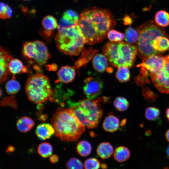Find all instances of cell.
<instances>
[{
	"label": "cell",
	"instance_id": "obj_22",
	"mask_svg": "<svg viewBox=\"0 0 169 169\" xmlns=\"http://www.w3.org/2000/svg\"><path fill=\"white\" fill-rule=\"evenodd\" d=\"M113 156L114 159L116 161L119 162H123L130 158L131 152L127 147L120 146L115 150Z\"/></svg>",
	"mask_w": 169,
	"mask_h": 169
},
{
	"label": "cell",
	"instance_id": "obj_48",
	"mask_svg": "<svg viewBox=\"0 0 169 169\" xmlns=\"http://www.w3.org/2000/svg\"><path fill=\"white\" fill-rule=\"evenodd\" d=\"M166 152L167 156L169 157V145L166 148Z\"/></svg>",
	"mask_w": 169,
	"mask_h": 169
},
{
	"label": "cell",
	"instance_id": "obj_40",
	"mask_svg": "<svg viewBox=\"0 0 169 169\" xmlns=\"http://www.w3.org/2000/svg\"><path fill=\"white\" fill-rule=\"evenodd\" d=\"M63 16L77 23L79 20L78 13L72 10H68L65 11L63 13Z\"/></svg>",
	"mask_w": 169,
	"mask_h": 169
},
{
	"label": "cell",
	"instance_id": "obj_6",
	"mask_svg": "<svg viewBox=\"0 0 169 169\" xmlns=\"http://www.w3.org/2000/svg\"><path fill=\"white\" fill-rule=\"evenodd\" d=\"M25 90L29 100L37 104L45 102L52 96L53 91L49 78L41 73L28 78Z\"/></svg>",
	"mask_w": 169,
	"mask_h": 169
},
{
	"label": "cell",
	"instance_id": "obj_11",
	"mask_svg": "<svg viewBox=\"0 0 169 169\" xmlns=\"http://www.w3.org/2000/svg\"><path fill=\"white\" fill-rule=\"evenodd\" d=\"M166 59V56H163L159 54L152 55L143 59L141 63L137 65V67L150 73H155L163 68Z\"/></svg>",
	"mask_w": 169,
	"mask_h": 169
},
{
	"label": "cell",
	"instance_id": "obj_21",
	"mask_svg": "<svg viewBox=\"0 0 169 169\" xmlns=\"http://www.w3.org/2000/svg\"><path fill=\"white\" fill-rule=\"evenodd\" d=\"M34 125V122L30 117L23 116L18 120L16 126L18 129L22 132H26L30 130Z\"/></svg>",
	"mask_w": 169,
	"mask_h": 169
},
{
	"label": "cell",
	"instance_id": "obj_39",
	"mask_svg": "<svg viewBox=\"0 0 169 169\" xmlns=\"http://www.w3.org/2000/svg\"><path fill=\"white\" fill-rule=\"evenodd\" d=\"M54 31L47 30L43 27H42L39 31L40 35L48 42L52 40L54 35Z\"/></svg>",
	"mask_w": 169,
	"mask_h": 169
},
{
	"label": "cell",
	"instance_id": "obj_29",
	"mask_svg": "<svg viewBox=\"0 0 169 169\" xmlns=\"http://www.w3.org/2000/svg\"><path fill=\"white\" fill-rule=\"evenodd\" d=\"M130 75L128 67L122 66L118 68L116 77L120 82H125L129 81Z\"/></svg>",
	"mask_w": 169,
	"mask_h": 169
},
{
	"label": "cell",
	"instance_id": "obj_42",
	"mask_svg": "<svg viewBox=\"0 0 169 169\" xmlns=\"http://www.w3.org/2000/svg\"><path fill=\"white\" fill-rule=\"evenodd\" d=\"M123 24L125 25H131L133 23V20L131 17L128 15H125L123 19Z\"/></svg>",
	"mask_w": 169,
	"mask_h": 169
},
{
	"label": "cell",
	"instance_id": "obj_9",
	"mask_svg": "<svg viewBox=\"0 0 169 169\" xmlns=\"http://www.w3.org/2000/svg\"><path fill=\"white\" fill-rule=\"evenodd\" d=\"M77 26L85 43L91 45L100 42L104 39L100 36L88 18L82 13Z\"/></svg>",
	"mask_w": 169,
	"mask_h": 169
},
{
	"label": "cell",
	"instance_id": "obj_15",
	"mask_svg": "<svg viewBox=\"0 0 169 169\" xmlns=\"http://www.w3.org/2000/svg\"><path fill=\"white\" fill-rule=\"evenodd\" d=\"M35 133L41 140H44L50 138L55 133L53 126L49 124L43 123L38 125L36 129Z\"/></svg>",
	"mask_w": 169,
	"mask_h": 169
},
{
	"label": "cell",
	"instance_id": "obj_13",
	"mask_svg": "<svg viewBox=\"0 0 169 169\" xmlns=\"http://www.w3.org/2000/svg\"><path fill=\"white\" fill-rule=\"evenodd\" d=\"M0 83H4L10 74L8 66L9 63L13 59L10 52L5 48L0 47Z\"/></svg>",
	"mask_w": 169,
	"mask_h": 169
},
{
	"label": "cell",
	"instance_id": "obj_1",
	"mask_svg": "<svg viewBox=\"0 0 169 169\" xmlns=\"http://www.w3.org/2000/svg\"><path fill=\"white\" fill-rule=\"evenodd\" d=\"M51 122L55 136L64 141H76L85 130V126L69 108L58 109Z\"/></svg>",
	"mask_w": 169,
	"mask_h": 169
},
{
	"label": "cell",
	"instance_id": "obj_31",
	"mask_svg": "<svg viewBox=\"0 0 169 169\" xmlns=\"http://www.w3.org/2000/svg\"><path fill=\"white\" fill-rule=\"evenodd\" d=\"M114 105L115 109L120 111H124L127 110L129 106V102L125 97H118L115 100Z\"/></svg>",
	"mask_w": 169,
	"mask_h": 169
},
{
	"label": "cell",
	"instance_id": "obj_10",
	"mask_svg": "<svg viewBox=\"0 0 169 169\" xmlns=\"http://www.w3.org/2000/svg\"><path fill=\"white\" fill-rule=\"evenodd\" d=\"M154 86L161 93L169 94V59L166 56V59L163 68L155 73H150Z\"/></svg>",
	"mask_w": 169,
	"mask_h": 169
},
{
	"label": "cell",
	"instance_id": "obj_47",
	"mask_svg": "<svg viewBox=\"0 0 169 169\" xmlns=\"http://www.w3.org/2000/svg\"><path fill=\"white\" fill-rule=\"evenodd\" d=\"M151 133V131L150 130H147L145 132V134L147 136H150Z\"/></svg>",
	"mask_w": 169,
	"mask_h": 169
},
{
	"label": "cell",
	"instance_id": "obj_3",
	"mask_svg": "<svg viewBox=\"0 0 169 169\" xmlns=\"http://www.w3.org/2000/svg\"><path fill=\"white\" fill-rule=\"evenodd\" d=\"M102 50L110 65L117 68L131 67L137 54V47L123 41H109L103 46Z\"/></svg>",
	"mask_w": 169,
	"mask_h": 169
},
{
	"label": "cell",
	"instance_id": "obj_46",
	"mask_svg": "<svg viewBox=\"0 0 169 169\" xmlns=\"http://www.w3.org/2000/svg\"><path fill=\"white\" fill-rule=\"evenodd\" d=\"M166 118L169 121V107L166 109Z\"/></svg>",
	"mask_w": 169,
	"mask_h": 169
},
{
	"label": "cell",
	"instance_id": "obj_45",
	"mask_svg": "<svg viewBox=\"0 0 169 169\" xmlns=\"http://www.w3.org/2000/svg\"><path fill=\"white\" fill-rule=\"evenodd\" d=\"M165 136L167 141L169 142V129L166 131Z\"/></svg>",
	"mask_w": 169,
	"mask_h": 169
},
{
	"label": "cell",
	"instance_id": "obj_38",
	"mask_svg": "<svg viewBox=\"0 0 169 169\" xmlns=\"http://www.w3.org/2000/svg\"><path fill=\"white\" fill-rule=\"evenodd\" d=\"M17 102L14 96L5 97L1 102V105L2 106H8L15 109H17Z\"/></svg>",
	"mask_w": 169,
	"mask_h": 169
},
{
	"label": "cell",
	"instance_id": "obj_14",
	"mask_svg": "<svg viewBox=\"0 0 169 169\" xmlns=\"http://www.w3.org/2000/svg\"><path fill=\"white\" fill-rule=\"evenodd\" d=\"M58 79L56 83H68L72 81L75 78V68L68 66L62 67L57 72Z\"/></svg>",
	"mask_w": 169,
	"mask_h": 169
},
{
	"label": "cell",
	"instance_id": "obj_18",
	"mask_svg": "<svg viewBox=\"0 0 169 169\" xmlns=\"http://www.w3.org/2000/svg\"><path fill=\"white\" fill-rule=\"evenodd\" d=\"M108 60L106 57L101 54L95 55L92 60L94 69L98 72H102L108 69Z\"/></svg>",
	"mask_w": 169,
	"mask_h": 169
},
{
	"label": "cell",
	"instance_id": "obj_25",
	"mask_svg": "<svg viewBox=\"0 0 169 169\" xmlns=\"http://www.w3.org/2000/svg\"><path fill=\"white\" fill-rule=\"evenodd\" d=\"M76 150L78 154L83 157L89 155L91 152L92 147L88 141L83 140L79 141L77 146Z\"/></svg>",
	"mask_w": 169,
	"mask_h": 169
},
{
	"label": "cell",
	"instance_id": "obj_19",
	"mask_svg": "<svg viewBox=\"0 0 169 169\" xmlns=\"http://www.w3.org/2000/svg\"><path fill=\"white\" fill-rule=\"evenodd\" d=\"M152 47L159 53L166 51L169 49V36L157 37L153 41Z\"/></svg>",
	"mask_w": 169,
	"mask_h": 169
},
{
	"label": "cell",
	"instance_id": "obj_7",
	"mask_svg": "<svg viewBox=\"0 0 169 169\" xmlns=\"http://www.w3.org/2000/svg\"><path fill=\"white\" fill-rule=\"evenodd\" d=\"M22 53L28 65H33V68L38 71H40V67L46 64L50 57L47 45L39 40L24 42Z\"/></svg>",
	"mask_w": 169,
	"mask_h": 169
},
{
	"label": "cell",
	"instance_id": "obj_49",
	"mask_svg": "<svg viewBox=\"0 0 169 169\" xmlns=\"http://www.w3.org/2000/svg\"><path fill=\"white\" fill-rule=\"evenodd\" d=\"M167 57H168V58L169 59V54H168V55H167Z\"/></svg>",
	"mask_w": 169,
	"mask_h": 169
},
{
	"label": "cell",
	"instance_id": "obj_16",
	"mask_svg": "<svg viewBox=\"0 0 169 169\" xmlns=\"http://www.w3.org/2000/svg\"><path fill=\"white\" fill-rule=\"evenodd\" d=\"M120 126L118 118L113 115L110 114L105 118L103 123V129L109 132L116 131Z\"/></svg>",
	"mask_w": 169,
	"mask_h": 169
},
{
	"label": "cell",
	"instance_id": "obj_41",
	"mask_svg": "<svg viewBox=\"0 0 169 169\" xmlns=\"http://www.w3.org/2000/svg\"><path fill=\"white\" fill-rule=\"evenodd\" d=\"M9 6L6 3L1 2L0 4V16L1 18H8L7 14Z\"/></svg>",
	"mask_w": 169,
	"mask_h": 169
},
{
	"label": "cell",
	"instance_id": "obj_35",
	"mask_svg": "<svg viewBox=\"0 0 169 169\" xmlns=\"http://www.w3.org/2000/svg\"><path fill=\"white\" fill-rule=\"evenodd\" d=\"M100 166V162L98 159L94 158L87 159L84 164L85 169H99Z\"/></svg>",
	"mask_w": 169,
	"mask_h": 169
},
{
	"label": "cell",
	"instance_id": "obj_44",
	"mask_svg": "<svg viewBox=\"0 0 169 169\" xmlns=\"http://www.w3.org/2000/svg\"><path fill=\"white\" fill-rule=\"evenodd\" d=\"M14 147L11 145L8 146L6 150V152L8 154L13 152L15 151Z\"/></svg>",
	"mask_w": 169,
	"mask_h": 169
},
{
	"label": "cell",
	"instance_id": "obj_20",
	"mask_svg": "<svg viewBox=\"0 0 169 169\" xmlns=\"http://www.w3.org/2000/svg\"><path fill=\"white\" fill-rule=\"evenodd\" d=\"M96 152L98 156L103 159L110 157L114 152L112 145L108 142H103L98 146Z\"/></svg>",
	"mask_w": 169,
	"mask_h": 169
},
{
	"label": "cell",
	"instance_id": "obj_5",
	"mask_svg": "<svg viewBox=\"0 0 169 169\" xmlns=\"http://www.w3.org/2000/svg\"><path fill=\"white\" fill-rule=\"evenodd\" d=\"M55 40L59 50L68 55H79L85 43L77 25L58 30Z\"/></svg>",
	"mask_w": 169,
	"mask_h": 169
},
{
	"label": "cell",
	"instance_id": "obj_26",
	"mask_svg": "<svg viewBox=\"0 0 169 169\" xmlns=\"http://www.w3.org/2000/svg\"><path fill=\"white\" fill-rule=\"evenodd\" d=\"M125 39L129 44H132L138 42L139 38V33L137 30L128 27L125 31Z\"/></svg>",
	"mask_w": 169,
	"mask_h": 169
},
{
	"label": "cell",
	"instance_id": "obj_36",
	"mask_svg": "<svg viewBox=\"0 0 169 169\" xmlns=\"http://www.w3.org/2000/svg\"><path fill=\"white\" fill-rule=\"evenodd\" d=\"M143 96L145 100L147 102H153L156 100L158 96L154 93L148 88L144 89L142 91Z\"/></svg>",
	"mask_w": 169,
	"mask_h": 169
},
{
	"label": "cell",
	"instance_id": "obj_37",
	"mask_svg": "<svg viewBox=\"0 0 169 169\" xmlns=\"http://www.w3.org/2000/svg\"><path fill=\"white\" fill-rule=\"evenodd\" d=\"M78 23L62 16L58 24V30L62 29L77 25Z\"/></svg>",
	"mask_w": 169,
	"mask_h": 169
},
{
	"label": "cell",
	"instance_id": "obj_2",
	"mask_svg": "<svg viewBox=\"0 0 169 169\" xmlns=\"http://www.w3.org/2000/svg\"><path fill=\"white\" fill-rule=\"evenodd\" d=\"M104 97L86 99L77 102L69 100L67 105L81 122L87 128L97 127L103 114L102 100Z\"/></svg>",
	"mask_w": 169,
	"mask_h": 169
},
{
	"label": "cell",
	"instance_id": "obj_32",
	"mask_svg": "<svg viewBox=\"0 0 169 169\" xmlns=\"http://www.w3.org/2000/svg\"><path fill=\"white\" fill-rule=\"evenodd\" d=\"M160 110L156 107H149L145 110V115L146 118L150 121L155 120L160 116Z\"/></svg>",
	"mask_w": 169,
	"mask_h": 169
},
{
	"label": "cell",
	"instance_id": "obj_28",
	"mask_svg": "<svg viewBox=\"0 0 169 169\" xmlns=\"http://www.w3.org/2000/svg\"><path fill=\"white\" fill-rule=\"evenodd\" d=\"M38 152L42 157L47 158L51 156L53 152V147L48 142L40 143L38 147Z\"/></svg>",
	"mask_w": 169,
	"mask_h": 169
},
{
	"label": "cell",
	"instance_id": "obj_8",
	"mask_svg": "<svg viewBox=\"0 0 169 169\" xmlns=\"http://www.w3.org/2000/svg\"><path fill=\"white\" fill-rule=\"evenodd\" d=\"M89 18L100 36L104 39L108 31L115 25V21L108 10L95 7L82 12Z\"/></svg>",
	"mask_w": 169,
	"mask_h": 169
},
{
	"label": "cell",
	"instance_id": "obj_24",
	"mask_svg": "<svg viewBox=\"0 0 169 169\" xmlns=\"http://www.w3.org/2000/svg\"><path fill=\"white\" fill-rule=\"evenodd\" d=\"M155 20L158 26L162 27H166L169 25V13L165 10H160L156 14Z\"/></svg>",
	"mask_w": 169,
	"mask_h": 169
},
{
	"label": "cell",
	"instance_id": "obj_27",
	"mask_svg": "<svg viewBox=\"0 0 169 169\" xmlns=\"http://www.w3.org/2000/svg\"><path fill=\"white\" fill-rule=\"evenodd\" d=\"M58 24L57 20L51 15L46 16L42 21V27L49 31H54L58 28Z\"/></svg>",
	"mask_w": 169,
	"mask_h": 169
},
{
	"label": "cell",
	"instance_id": "obj_12",
	"mask_svg": "<svg viewBox=\"0 0 169 169\" xmlns=\"http://www.w3.org/2000/svg\"><path fill=\"white\" fill-rule=\"evenodd\" d=\"M83 91L87 99H92L96 98L102 91L103 82L98 77H89L84 81Z\"/></svg>",
	"mask_w": 169,
	"mask_h": 169
},
{
	"label": "cell",
	"instance_id": "obj_30",
	"mask_svg": "<svg viewBox=\"0 0 169 169\" xmlns=\"http://www.w3.org/2000/svg\"><path fill=\"white\" fill-rule=\"evenodd\" d=\"M15 79L12 78V79L8 81L6 84V90L7 93L9 94H15L20 90V84Z\"/></svg>",
	"mask_w": 169,
	"mask_h": 169
},
{
	"label": "cell",
	"instance_id": "obj_43",
	"mask_svg": "<svg viewBox=\"0 0 169 169\" xmlns=\"http://www.w3.org/2000/svg\"><path fill=\"white\" fill-rule=\"evenodd\" d=\"M49 160L51 163L53 164H55L57 163L59 161V158L57 155L53 154L50 156Z\"/></svg>",
	"mask_w": 169,
	"mask_h": 169
},
{
	"label": "cell",
	"instance_id": "obj_4",
	"mask_svg": "<svg viewBox=\"0 0 169 169\" xmlns=\"http://www.w3.org/2000/svg\"><path fill=\"white\" fill-rule=\"evenodd\" d=\"M139 38L137 48L139 57L142 59L154 54H159L152 47L154 40L158 36H169L162 27L157 25L153 21L143 23L137 28Z\"/></svg>",
	"mask_w": 169,
	"mask_h": 169
},
{
	"label": "cell",
	"instance_id": "obj_33",
	"mask_svg": "<svg viewBox=\"0 0 169 169\" xmlns=\"http://www.w3.org/2000/svg\"><path fill=\"white\" fill-rule=\"evenodd\" d=\"M107 35L111 41L114 42H121L124 39L125 37L123 33L114 29L109 30Z\"/></svg>",
	"mask_w": 169,
	"mask_h": 169
},
{
	"label": "cell",
	"instance_id": "obj_17",
	"mask_svg": "<svg viewBox=\"0 0 169 169\" xmlns=\"http://www.w3.org/2000/svg\"><path fill=\"white\" fill-rule=\"evenodd\" d=\"M8 69L13 75L23 73H30L31 71L27 66H24L20 60L16 59H13L10 61Z\"/></svg>",
	"mask_w": 169,
	"mask_h": 169
},
{
	"label": "cell",
	"instance_id": "obj_50",
	"mask_svg": "<svg viewBox=\"0 0 169 169\" xmlns=\"http://www.w3.org/2000/svg\"><path fill=\"white\" fill-rule=\"evenodd\" d=\"M23 0L26 1H29V0Z\"/></svg>",
	"mask_w": 169,
	"mask_h": 169
},
{
	"label": "cell",
	"instance_id": "obj_34",
	"mask_svg": "<svg viewBox=\"0 0 169 169\" xmlns=\"http://www.w3.org/2000/svg\"><path fill=\"white\" fill-rule=\"evenodd\" d=\"M67 169H83L84 165L82 161L76 157L69 159L66 163Z\"/></svg>",
	"mask_w": 169,
	"mask_h": 169
},
{
	"label": "cell",
	"instance_id": "obj_23",
	"mask_svg": "<svg viewBox=\"0 0 169 169\" xmlns=\"http://www.w3.org/2000/svg\"><path fill=\"white\" fill-rule=\"evenodd\" d=\"M84 49L83 48L82 50V54L80 57L75 63V65L77 68L87 63L91 59L93 55L98 51L97 50L91 48H89L88 50Z\"/></svg>",
	"mask_w": 169,
	"mask_h": 169
}]
</instances>
